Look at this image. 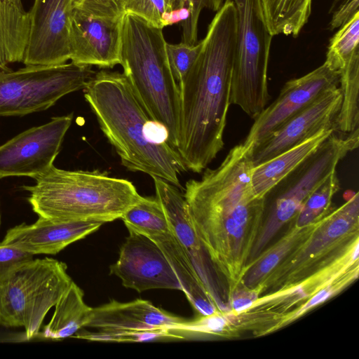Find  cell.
Here are the masks:
<instances>
[{
	"instance_id": "obj_34",
	"label": "cell",
	"mask_w": 359,
	"mask_h": 359,
	"mask_svg": "<svg viewBox=\"0 0 359 359\" xmlns=\"http://www.w3.org/2000/svg\"><path fill=\"white\" fill-rule=\"evenodd\" d=\"M128 0H82L78 8L89 15L106 18H122L126 13Z\"/></svg>"
},
{
	"instance_id": "obj_38",
	"label": "cell",
	"mask_w": 359,
	"mask_h": 359,
	"mask_svg": "<svg viewBox=\"0 0 359 359\" xmlns=\"http://www.w3.org/2000/svg\"><path fill=\"white\" fill-rule=\"evenodd\" d=\"M190 15L191 11L188 7L174 8L163 14L162 27L164 28L178 23L182 24L187 21Z\"/></svg>"
},
{
	"instance_id": "obj_22",
	"label": "cell",
	"mask_w": 359,
	"mask_h": 359,
	"mask_svg": "<svg viewBox=\"0 0 359 359\" xmlns=\"http://www.w3.org/2000/svg\"><path fill=\"white\" fill-rule=\"evenodd\" d=\"M30 29L21 0H0V69L23 61Z\"/></svg>"
},
{
	"instance_id": "obj_33",
	"label": "cell",
	"mask_w": 359,
	"mask_h": 359,
	"mask_svg": "<svg viewBox=\"0 0 359 359\" xmlns=\"http://www.w3.org/2000/svg\"><path fill=\"white\" fill-rule=\"evenodd\" d=\"M174 8L172 0H128L126 13L135 15L151 25L163 29L162 15Z\"/></svg>"
},
{
	"instance_id": "obj_41",
	"label": "cell",
	"mask_w": 359,
	"mask_h": 359,
	"mask_svg": "<svg viewBox=\"0 0 359 359\" xmlns=\"http://www.w3.org/2000/svg\"><path fill=\"white\" fill-rule=\"evenodd\" d=\"M1 224V208H0V226Z\"/></svg>"
},
{
	"instance_id": "obj_37",
	"label": "cell",
	"mask_w": 359,
	"mask_h": 359,
	"mask_svg": "<svg viewBox=\"0 0 359 359\" xmlns=\"http://www.w3.org/2000/svg\"><path fill=\"white\" fill-rule=\"evenodd\" d=\"M358 6L359 0H335L331 9L330 29L339 28L348 22L359 13Z\"/></svg>"
},
{
	"instance_id": "obj_18",
	"label": "cell",
	"mask_w": 359,
	"mask_h": 359,
	"mask_svg": "<svg viewBox=\"0 0 359 359\" xmlns=\"http://www.w3.org/2000/svg\"><path fill=\"white\" fill-rule=\"evenodd\" d=\"M100 221H56L39 217L33 224L22 223L9 229L1 245L34 255H56L69 245L97 231Z\"/></svg>"
},
{
	"instance_id": "obj_32",
	"label": "cell",
	"mask_w": 359,
	"mask_h": 359,
	"mask_svg": "<svg viewBox=\"0 0 359 359\" xmlns=\"http://www.w3.org/2000/svg\"><path fill=\"white\" fill-rule=\"evenodd\" d=\"M224 0H178L175 8L188 7L191 11L189 18L181 24L182 41L188 44L198 42V25L200 15L203 9L217 11Z\"/></svg>"
},
{
	"instance_id": "obj_5",
	"label": "cell",
	"mask_w": 359,
	"mask_h": 359,
	"mask_svg": "<svg viewBox=\"0 0 359 359\" xmlns=\"http://www.w3.org/2000/svg\"><path fill=\"white\" fill-rule=\"evenodd\" d=\"M163 29L132 13L122 20L123 74L151 118L163 126L168 142L177 141L180 91L168 59Z\"/></svg>"
},
{
	"instance_id": "obj_13",
	"label": "cell",
	"mask_w": 359,
	"mask_h": 359,
	"mask_svg": "<svg viewBox=\"0 0 359 359\" xmlns=\"http://www.w3.org/2000/svg\"><path fill=\"white\" fill-rule=\"evenodd\" d=\"M72 10V0H34L29 11L30 29L25 65H55L70 60Z\"/></svg>"
},
{
	"instance_id": "obj_26",
	"label": "cell",
	"mask_w": 359,
	"mask_h": 359,
	"mask_svg": "<svg viewBox=\"0 0 359 359\" xmlns=\"http://www.w3.org/2000/svg\"><path fill=\"white\" fill-rule=\"evenodd\" d=\"M128 231L152 238L170 230L164 210L155 196L143 197L131 205L122 215Z\"/></svg>"
},
{
	"instance_id": "obj_8",
	"label": "cell",
	"mask_w": 359,
	"mask_h": 359,
	"mask_svg": "<svg viewBox=\"0 0 359 359\" xmlns=\"http://www.w3.org/2000/svg\"><path fill=\"white\" fill-rule=\"evenodd\" d=\"M65 262L32 259L0 282V325L24 327L25 339L37 337L45 316L73 281Z\"/></svg>"
},
{
	"instance_id": "obj_9",
	"label": "cell",
	"mask_w": 359,
	"mask_h": 359,
	"mask_svg": "<svg viewBox=\"0 0 359 359\" xmlns=\"http://www.w3.org/2000/svg\"><path fill=\"white\" fill-rule=\"evenodd\" d=\"M236 13V41L232 69L231 104L255 118L270 95L267 71L271 39L260 0H229Z\"/></svg>"
},
{
	"instance_id": "obj_31",
	"label": "cell",
	"mask_w": 359,
	"mask_h": 359,
	"mask_svg": "<svg viewBox=\"0 0 359 359\" xmlns=\"http://www.w3.org/2000/svg\"><path fill=\"white\" fill-rule=\"evenodd\" d=\"M202 46V41L196 44L182 41L178 43L167 42L166 52L172 73L177 83L181 81L197 57Z\"/></svg>"
},
{
	"instance_id": "obj_6",
	"label": "cell",
	"mask_w": 359,
	"mask_h": 359,
	"mask_svg": "<svg viewBox=\"0 0 359 359\" xmlns=\"http://www.w3.org/2000/svg\"><path fill=\"white\" fill-rule=\"evenodd\" d=\"M334 132L265 195L264 200L270 201V204L265 207L264 212H268L252 247L248 266L279 230L295 217L309 194L336 170L339 162L358 147L359 128L341 136Z\"/></svg>"
},
{
	"instance_id": "obj_7",
	"label": "cell",
	"mask_w": 359,
	"mask_h": 359,
	"mask_svg": "<svg viewBox=\"0 0 359 359\" xmlns=\"http://www.w3.org/2000/svg\"><path fill=\"white\" fill-rule=\"evenodd\" d=\"M359 248V194L327 214L259 285L262 293L286 288Z\"/></svg>"
},
{
	"instance_id": "obj_24",
	"label": "cell",
	"mask_w": 359,
	"mask_h": 359,
	"mask_svg": "<svg viewBox=\"0 0 359 359\" xmlns=\"http://www.w3.org/2000/svg\"><path fill=\"white\" fill-rule=\"evenodd\" d=\"M320 220L298 226L294 223L272 246L265 248L249 265L240 284L254 288L296 247L305 241L318 227Z\"/></svg>"
},
{
	"instance_id": "obj_25",
	"label": "cell",
	"mask_w": 359,
	"mask_h": 359,
	"mask_svg": "<svg viewBox=\"0 0 359 359\" xmlns=\"http://www.w3.org/2000/svg\"><path fill=\"white\" fill-rule=\"evenodd\" d=\"M260 3L272 36H297L311 12V0H260Z\"/></svg>"
},
{
	"instance_id": "obj_21",
	"label": "cell",
	"mask_w": 359,
	"mask_h": 359,
	"mask_svg": "<svg viewBox=\"0 0 359 359\" xmlns=\"http://www.w3.org/2000/svg\"><path fill=\"white\" fill-rule=\"evenodd\" d=\"M334 131V128H325L270 160L254 166L251 180L255 194L264 198L274 185L313 154Z\"/></svg>"
},
{
	"instance_id": "obj_20",
	"label": "cell",
	"mask_w": 359,
	"mask_h": 359,
	"mask_svg": "<svg viewBox=\"0 0 359 359\" xmlns=\"http://www.w3.org/2000/svg\"><path fill=\"white\" fill-rule=\"evenodd\" d=\"M150 238L163 251L179 280L182 291L200 316L219 312L209 298L184 248L171 229Z\"/></svg>"
},
{
	"instance_id": "obj_40",
	"label": "cell",
	"mask_w": 359,
	"mask_h": 359,
	"mask_svg": "<svg viewBox=\"0 0 359 359\" xmlns=\"http://www.w3.org/2000/svg\"><path fill=\"white\" fill-rule=\"evenodd\" d=\"M172 1H173L174 5H175V7H176V6H177V1H178V0H172Z\"/></svg>"
},
{
	"instance_id": "obj_19",
	"label": "cell",
	"mask_w": 359,
	"mask_h": 359,
	"mask_svg": "<svg viewBox=\"0 0 359 359\" xmlns=\"http://www.w3.org/2000/svg\"><path fill=\"white\" fill-rule=\"evenodd\" d=\"M187 321L147 300L136 299L126 303L111 300L92 308L86 327L97 330H168L180 336Z\"/></svg>"
},
{
	"instance_id": "obj_16",
	"label": "cell",
	"mask_w": 359,
	"mask_h": 359,
	"mask_svg": "<svg viewBox=\"0 0 359 359\" xmlns=\"http://www.w3.org/2000/svg\"><path fill=\"white\" fill-rule=\"evenodd\" d=\"M123 18L95 17L73 8L69 25V60L101 68L121 65Z\"/></svg>"
},
{
	"instance_id": "obj_17",
	"label": "cell",
	"mask_w": 359,
	"mask_h": 359,
	"mask_svg": "<svg viewBox=\"0 0 359 359\" xmlns=\"http://www.w3.org/2000/svg\"><path fill=\"white\" fill-rule=\"evenodd\" d=\"M341 104V93L339 87L325 92L280 128L251 148L250 156L254 166L270 160L325 128H334Z\"/></svg>"
},
{
	"instance_id": "obj_11",
	"label": "cell",
	"mask_w": 359,
	"mask_h": 359,
	"mask_svg": "<svg viewBox=\"0 0 359 359\" xmlns=\"http://www.w3.org/2000/svg\"><path fill=\"white\" fill-rule=\"evenodd\" d=\"M73 114L55 116L32 127L0 146V179L7 177L36 178L53 165Z\"/></svg>"
},
{
	"instance_id": "obj_4",
	"label": "cell",
	"mask_w": 359,
	"mask_h": 359,
	"mask_svg": "<svg viewBox=\"0 0 359 359\" xmlns=\"http://www.w3.org/2000/svg\"><path fill=\"white\" fill-rule=\"evenodd\" d=\"M22 188L29 193L32 210L56 221L121 219L140 197L134 184L100 170H67L54 165Z\"/></svg>"
},
{
	"instance_id": "obj_1",
	"label": "cell",
	"mask_w": 359,
	"mask_h": 359,
	"mask_svg": "<svg viewBox=\"0 0 359 359\" xmlns=\"http://www.w3.org/2000/svg\"><path fill=\"white\" fill-rule=\"evenodd\" d=\"M250 152L243 143L233 147L218 167L185 185L190 219L228 298L248 270L264 219V198L252 184Z\"/></svg>"
},
{
	"instance_id": "obj_29",
	"label": "cell",
	"mask_w": 359,
	"mask_h": 359,
	"mask_svg": "<svg viewBox=\"0 0 359 359\" xmlns=\"http://www.w3.org/2000/svg\"><path fill=\"white\" fill-rule=\"evenodd\" d=\"M359 265H357L341 275L334 282L324 287L294 310L286 313L280 319L276 327V331L298 319L310 310L326 302L341 292L358 277Z\"/></svg>"
},
{
	"instance_id": "obj_35",
	"label": "cell",
	"mask_w": 359,
	"mask_h": 359,
	"mask_svg": "<svg viewBox=\"0 0 359 359\" xmlns=\"http://www.w3.org/2000/svg\"><path fill=\"white\" fill-rule=\"evenodd\" d=\"M262 294V289L259 285L249 288L239 284L228 298L230 312L238 313L248 309Z\"/></svg>"
},
{
	"instance_id": "obj_28",
	"label": "cell",
	"mask_w": 359,
	"mask_h": 359,
	"mask_svg": "<svg viewBox=\"0 0 359 359\" xmlns=\"http://www.w3.org/2000/svg\"><path fill=\"white\" fill-rule=\"evenodd\" d=\"M358 41L359 13L339 27L330 39L325 62L339 72L359 50Z\"/></svg>"
},
{
	"instance_id": "obj_30",
	"label": "cell",
	"mask_w": 359,
	"mask_h": 359,
	"mask_svg": "<svg viewBox=\"0 0 359 359\" xmlns=\"http://www.w3.org/2000/svg\"><path fill=\"white\" fill-rule=\"evenodd\" d=\"M75 337L90 341L116 342H143L165 338L182 339L179 334L168 330H98L97 332H79Z\"/></svg>"
},
{
	"instance_id": "obj_36",
	"label": "cell",
	"mask_w": 359,
	"mask_h": 359,
	"mask_svg": "<svg viewBox=\"0 0 359 359\" xmlns=\"http://www.w3.org/2000/svg\"><path fill=\"white\" fill-rule=\"evenodd\" d=\"M33 257L16 248L0 245V282L15 268L32 259Z\"/></svg>"
},
{
	"instance_id": "obj_39",
	"label": "cell",
	"mask_w": 359,
	"mask_h": 359,
	"mask_svg": "<svg viewBox=\"0 0 359 359\" xmlns=\"http://www.w3.org/2000/svg\"><path fill=\"white\" fill-rule=\"evenodd\" d=\"M81 1L82 0H72L73 8L78 6Z\"/></svg>"
},
{
	"instance_id": "obj_27",
	"label": "cell",
	"mask_w": 359,
	"mask_h": 359,
	"mask_svg": "<svg viewBox=\"0 0 359 359\" xmlns=\"http://www.w3.org/2000/svg\"><path fill=\"white\" fill-rule=\"evenodd\" d=\"M339 189V180L334 170L316 188L303 203L293 223L298 226L314 223L331 211L332 201Z\"/></svg>"
},
{
	"instance_id": "obj_23",
	"label": "cell",
	"mask_w": 359,
	"mask_h": 359,
	"mask_svg": "<svg viewBox=\"0 0 359 359\" xmlns=\"http://www.w3.org/2000/svg\"><path fill=\"white\" fill-rule=\"evenodd\" d=\"M83 290L72 281L55 305V311L38 337L60 340L72 337L86 326L92 308L83 300Z\"/></svg>"
},
{
	"instance_id": "obj_2",
	"label": "cell",
	"mask_w": 359,
	"mask_h": 359,
	"mask_svg": "<svg viewBox=\"0 0 359 359\" xmlns=\"http://www.w3.org/2000/svg\"><path fill=\"white\" fill-rule=\"evenodd\" d=\"M236 13L225 0L210 23L200 52L178 83L180 114L175 149L186 170L199 173L224 147L231 104Z\"/></svg>"
},
{
	"instance_id": "obj_12",
	"label": "cell",
	"mask_w": 359,
	"mask_h": 359,
	"mask_svg": "<svg viewBox=\"0 0 359 359\" xmlns=\"http://www.w3.org/2000/svg\"><path fill=\"white\" fill-rule=\"evenodd\" d=\"M339 86V72L325 62L299 78L288 81L276 100L254 118V123L243 144L252 148L325 92Z\"/></svg>"
},
{
	"instance_id": "obj_14",
	"label": "cell",
	"mask_w": 359,
	"mask_h": 359,
	"mask_svg": "<svg viewBox=\"0 0 359 359\" xmlns=\"http://www.w3.org/2000/svg\"><path fill=\"white\" fill-rule=\"evenodd\" d=\"M128 231L118 260L109 267L110 274L119 278L124 287L138 292L151 289L182 290L178 278L158 245L144 235Z\"/></svg>"
},
{
	"instance_id": "obj_3",
	"label": "cell",
	"mask_w": 359,
	"mask_h": 359,
	"mask_svg": "<svg viewBox=\"0 0 359 359\" xmlns=\"http://www.w3.org/2000/svg\"><path fill=\"white\" fill-rule=\"evenodd\" d=\"M84 97L121 164L133 172L159 177L180 187L179 176L187 170L168 142L165 128L153 121L123 73H95Z\"/></svg>"
},
{
	"instance_id": "obj_10",
	"label": "cell",
	"mask_w": 359,
	"mask_h": 359,
	"mask_svg": "<svg viewBox=\"0 0 359 359\" xmlns=\"http://www.w3.org/2000/svg\"><path fill=\"white\" fill-rule=\"evenodd\" d=\"M96 72L72 62L25 65L0 71V116H25L46 110L63 96L83 90Z\"/></svg>"
},
{
	"instance_id": "obj_15",
	"label": "cell",
	"mask_w": 359,
	"mask_h": 359,
	"mask_svg": "<svg viewBox=\"0 0 359 359\" xmlns=\"http://www.w3.org/2000/svg\"><path fill=\"white\" fill-rule=\"evenodd\" d=\"M156 197L161 203L170 227L184 248L209 298L221 313L230 311L208 255L190 219L184 195L172 184L152 177Z\"/></svg>"
}]
</instances>
